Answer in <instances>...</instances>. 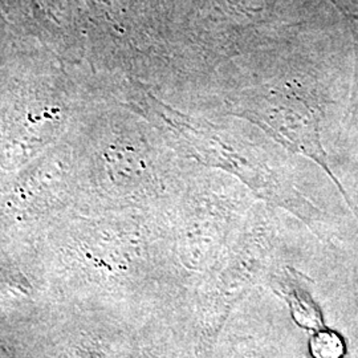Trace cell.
<instances>
[{
  "label": "cell",
  "mask_w": 358,
  "mask_h": 358,
  "mask_svg": "<svg viewBox=\"0 0 358 358\" xmlns=\"http://www.w3.org/2000/svg\"><path fill=\"white\" fill-rule=\"evenodd\" d=\"M322 109L316 96L306 92L291 93L269 109V125L284 136L294 150L317 162L328 177L344 192L341 183L333 173L328 155L321 142Z\"/></svg>",
  "instance_id": "cell-1"
},
{
  "label": "cell",
  "mask_w": 358,
  "mask_h": 358,
  "mask_svg": "<svg viewBox=\"0 0 358 358\" xmlns=\"http://www.w3.org/2000/svg\"><path fill=\"white\" fill-rule=\"evenodd\" d=\"M310 353L315 358H343L345 345L337 333L322 331L310 340Z\"/></svg>",
  "instance_id": "cell-2"
}]
</instances>
